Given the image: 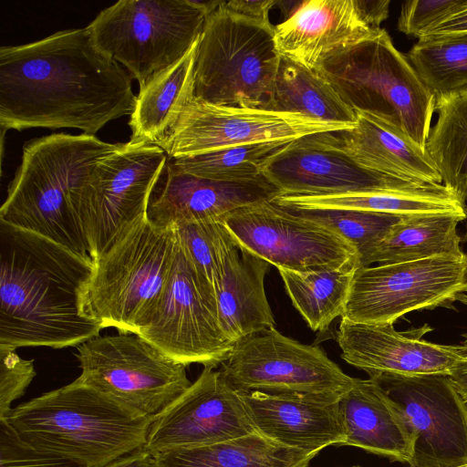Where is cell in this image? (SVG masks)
<instances>
[{
	"mask_svg": "<svg viewBox=\"0 0 467 467\" xmlns=\"http://www.w3.org/2000/svg\"><path fill=\"white\" fill-rule=\"evenodd\" d=\"M130 77L95 45L88 27L0 48L1 130L74 128L95 135L130 116Z\"/></svg>",
	"mask_w": 467,
	"mask_h": 467,
	"instance_id": "cell-1",
	"label": "cell"
},
{
	"mask_svg": "<svg viewBox=\"0 0 467 467\" xmlns=\"http://www.w3.org/2000/svg\"><path fill=\"white\" fill-rule=\"evenodd\" d=\"M93 261L0 220V346L64 348L102 328L82 307Z\"/></svg>",
	"mask_w": 467,
	"mask_h": 467,
	"instance_id": "cell-2",
	"label": "cell"
},
{
	"mask_svg": "<svg viewBox=\"0 0 467 467\" xmlns=\"http://www.w3.org/2000/svg\"><path fill=\"white\" fill-rule=\"evenodd\" d=\"M153 417L75 379L17 405L5 420L34 448L97 467L143 447Z\"/></svg>",
	"mask_w": 467,
	"mask_h": 467,
	"instance_id": "cell-3",
	"label": "cell"
},
{
	"mask_svg": "<svg viewBox=\"0 0 467 467\" xmlns=\"http://www.w3.org/2000/svg\"><path fill=\"white\" fill-rule=\"evenodd\" d=\"M121 144L85 133H54L26 142L0 220L91 259L72 196L93 166Z\"/></svg>",
	"mask_w": 467,
	"mask_h": 467,
	"instance_id": "cell-4",
	"label": "cell"
},
{
	"mask_svg": "<svg viewBox=\"0 0 467 467\" xmlns=\"http://www.w3.org/2000/svg\"><path fill=\"white\" fill-rule=\"evenodd\" d=\"M177 245L175 227H161L148 216L133 224L93 263L84 314L102 328L138 335L165 290Z\"/></svg>",
	"mask_w": 467,
	"mask_h": 467,
	"instance_id": "cell-5",
	"label": "cell"
},
{
	"mask_svg": "<svg viewBox=\"0 0 467 467\" xmlns=\"http://www.w3.org/2000/svg\"><path fill=\"white\" fill-rule=\"evenodd\" d=\"M315 70L354 110L386 119L425 149L435 98L385 29L327 57Z\"/></svg>",
	"mask_w": 467,
	"mask_h": 467,
	"instance_id": "cell-6",
	"label": "cell"
},
{
	"mask_svg": "<svg viewBox=\"0 0 467 467\" xmlns=\"http://www.w3.org/2000/svg\"><path fill=\"white\" fill-rule=\"evenodd\" d=\"M223 2L207 16L197 41L193 98L214 105L265 109L281 60L275 26L235 14Z\"/></svg>",
	"mask_w": 467,
	"mask_h": 467,
	"instance_id": "cell-7",
	"label": "cell"
},
{
	"mask_svg": "<svg viewBox=\"0 0 467 467\" xmlns=\"http://www.w3.org/2000/svg\"><path fill=\"white\" fill-rule=\"evenodd\" d=\"M208 12L193 0H120L87 26L97 46L128 68L140 88L197 42Z\"/></svg>",
	"mask_w": 467,
	"mask_h": 467,
	"instance_id": "cell-8",
	"label": "cell"
},
{
	"mask_svg": "<svg viewBox=\"0 0 467 467\" xmlns=\"http://www.w3.org/2000/svg\"><path fill=\"white\" fill-rule=\"evenodd\" d=\"M168 161L155 144L122 143L99 161L72 202L93 261L148 216L151 195Z\"/></svg>",
	"mask_w": 467,
	"mask_h": 467,
	"instance_id": "cell-9",
	"label": "cell"
},
{
	"mask_svg": "<svg viewBox=\"0 0 467 467\" xmlns=\"http://www.w3.org/2000/svg\"><path fill=\"white\" fill-rule=\"evenodd\" d=\"M467 304V254L361 266L354 271L341 319L394 324L405 314Z\"/></svg>",
	"mask_w": 467,
	"mask_h": 467,
	"instance_id": "cell-10",
	"label": "cell"
},
{
	"mask_svg": "<svg viewBox=\"0 0 467 467\" xmlns=\"http://www.w3.org/2000/svg\"><path fill=\"white\" fill-rule=\"evenodd\" d=\"M76 380L155 416L191 385L185 366L132 333L97 336L77 347Z\"/></svg>",
	"mask_w": 467,
	"mask_h": 467,
	"instance_id": "cell-11",
	"label": "cell"
},
{
	"mask_svg": "<svg viewBox=\"0 0 467 467\" xmlns=\"http://www.w3.org/2000/svg\"><path fill=\"white\" fill-rule=\"evenodd\" d=\"M138 335L185 367L216 368L232 351L234 344L220 325L215 293L179 241L165 290L150 322Z\"/></svg>",
	"mask_w": 467,
	"mask_h": 467,
	"instance_id": "cell-12",
	"label": "cell"
},
{
	"mask_svg": "<svg viewBox=\"0 0 467 467\" xmlns=\"http://www.w3.org/2000/svg\"><path fill=\"white\" fill-rule=\"evenodd\" d=\"M220 369L241 392L342 397L354 384L319 347L302 344L275 327L235 342Z\"/></svg>",
	"mask_w": 467,
	"mask_h": 467,
	"instance_id": "cell-13",
	"label": "cell"
},
{
	"mask_svg": "<svg viewBox=\"0 0 467 467\" xmlns=\"http://www.w3.org/2000/svg\"><path fill=\"white\" fill-rule=\"evenodd\" d=\"M223 222L241 249L277 269L306 273L358 268L357 251L341 235L272 200L241 207Z\"/></svg>",
	"mask_w": 467,
	"mask_h": 467,
	"instance_id": "cell-14",
	"label": "cell"
},
{
	"mask_svg": "<svg viewBox=\"0 0 467 467\" xmlns=\"http://www.w3.org/2000/svg\"><path fill=\"white\" fill-rule=\"evenodd\" d=\"M353 127L324 122L299 113L214 105L192 98L155 145L169 158L175 159L237 145L291 141Z\"/></svg>",
	"mask_w": 467,
	"mask_h": 467,
	"instance_id": "cell-15",
	"label": "cell"
},
{
	"mask_svg": "<svg viewBox=\"0 0 467 467\" xmlns=\"http://www.w3.org/2000/svg\"><path fill=\"white\" fill-rule=\"evenodd\" d=\"M400 406L415 436L409 467L467 464V403L446 374L371 377Z\"/></svg>",
	"mask_w": 467,
	"mask_h": 467,
	"instance_id": "cell-16",
	"label": "cell"
},
{
	"mask_svg": "<svg viewBox=\"0 0 467 467\" xmlns=\"http://www.w3.org/2000/svg\"><path fill=\"white\" fill-rule=\"evenodd\" d=\"M264 176L279 191V195L289 196L418 192L437 186L413 183L365 169L340 148L334 132L290 141L269 160Z\"/></svg>",
	"mask_w": 467,
	"mask_h": 467,
	"instance_id": "cell-17",
	"label": "cell"
},
{
	"mask_svg": "<svg viewBox=\"0 0 467 467\" xmlns=\"http://www.w3.org/2000/svg\"><path fill=\"white\" fill-rule=\"evenodd\" d=\"M214 368L204 367L180 397L153 417L143 446L146 451L155 455L258 432L241 393Z\"/></svg>",
	"mask_w": 467,
	"mask_h": 467,
	"instance_id": "cell-18",
	"label": "cell"
},
{
	"mask_svg": "<svg viewBox=\"0 0 467 467\" xmlns=\"http://www.w3.org/2000/svg\"><path fill=\"white\" fill-rule=\"evenodd\" d=\"M423 327L397 331L393 324L368 325L341 319L337 342L341 358L366 371L369 378L383 375H449L463 358L457 346L429 342Z\"/></svg>",
	"mask_w": 467,
	"mask_h": 467,
	"instance_id": "cell-19",
	"label": "cell"
},
{
	"mask_svg": "<svg viewBox=\"0 0 467 467\" xmlns=\"http://www.w3.org/2000/svg\"><path fill=\"white\" fill-rule=\"evenodd\" d=\"M239 392L256 431L279 444L318 454L346 441L341 397Z\"/></svg>",
	"mask_w": 467,
	"mask_h": 467,
	"instance_id": "cell-20",
	"label": "cell"
},
{
	"mask_svg": "<svg viewBox=\"0 0 467 467\" xmlns=\"http://www.w3.org/2000/svg\"><path fill=\"white\" fill-rule=\"evenodd\" d=\"M160 178L162 184L150 199L148 217L166 228L224 219L241 207L279 195V191L265 178L251 182L207 179L179 171L169 158Z\"/></svg>",
	"mask_w": 467,
	"mask_h": 467,
	"instance_id": "cell-21",
	"label": "cell"
},
{
	"mask_svg": "<svg viewBox=\"0 0 467 467\" xmlns=\"http://www.w3.org/2000/svg\"><path fill=\"white\" fill-rule=\"evenodd\" d=\"M379 29L368 25L358 0H310L300 2L275 26V41L281 56L315 70L327 57Z\"/></svg>",
	"mask_w": 467,
	"mask_h": 467,
	"instance_id": "cell-22",
	"label": "cell"
},
{
	"mask_svg": "<svg viewBox=\"0 0 467 467\" xmlns=\"http://www.w3.org/2000/svg\"><path fill=\"white\" fill-rule=\"evenodd\" d=\"M339 405L347 433L341 446L410 464L415 436L400 406L376 380L355 378Z\"/></svg>",
	"mask_w": 467,
	"mask_h": 467,
	"instance_id": "cell-23",
	"label": "cell"
},
{
	"mask_svg": "<svg viewBox=\"0 0 467 467\" xmlns=\"http://www.w3.org/2000/svg\"><path fill=\"white\" fill-rule=\"evenodd\" d=\"M352 129L338 132L340 148L372 171L422 185L442 184L425 149L400 128L378 115L355 110Z\"/></svg>",
	"mask_w": 467,
	"mask_h": 467,
	"instance_id": "cell-24",
	"label": "cell"
},
{
	"mask_svg": "<svg viewBox=\"0 0 467 467\" xmlns=\"http://www.w3.org/2000/svg\"><path fill=\"white\" fill-rule=\"evenodd\" d=\"M269 265L240 247L226 264L215 297L220 325L233 344L275 327L274 314L265 290Z\"/></svg>",
	"mask_w": 467,
	"mask_h": 467,
	"instance_id": "cell-25",
	"label": "cell"
},
{
	"mask_svg": "<svg viewBox=\"0 0 467 467\" xmlns=\"http://www.w3.org/2000/svg\"><path fill=\"white\" fill-rule=\"evenodd\" d=\"M196 45L197 42L180 61L140 88L129 120L131 130L130 142H159L175 123L182 109L193 98Z\"/></svg>",
	"mask_w": 467,
	"mask_h": 467,
	"instance_id": "cell-26",
	"label": "cell"
},
{
	"mask_svg": "<svg viewBox=\"0 0 467 467\" xmlns=\"http://www.w3.org/2000/svg\"><path fill=\"white\" fill-rule=\"evenodd\" d=\"M317 455L279 444L259 432L153 455L154 467H308Z\"/></svg>",
	"mask_w": 467,
	"mask_h": 467,
	"instance_id": "cell-27",
	"label": "cell"
},
{
	"mask_svg": "<svg viewBox=\"0 0 467 467\" xmlns=\"http://www.w3.org/2000/svg\"><path fill=\"white\" fill-rule=\"evenodd\" d=\"M465 215L427 213L404 216L377 246L368 265L417 261L462 253L457 225Z\"/></svg>",
	"mask_w": 467,
	"mask_h": 467,
	"instance_id": "cell-28",
	"label": "cell"
},
{
	"mask_svg": "<svg viewBox=\"0 0 467 467\" xmlns=\"http://www.w3.org/2000/svg\"><path fill=\"white\" fill-rule=\"evenodd\" d=\"M265 109L292 112L324 122L353 127L356 111L316 70L281 56L274 90Z\"/></svg>",
	"mask_w": 467,
	"mask_h": 467,
	"instance_id": "cell-29",
	"label": "cell"
},
{
	"mask_svg": "<svg viewBox=\"0 0 467 467\" xmlns=\"http://www.w3.org/2000/svg\"><path fill=\"white\" fill-rule=\"evenodd\" d=\"M278 205L300 208H342L410 216L427 213L465 215V203L443 184L418 192H360L328 196L277 195Z\"/></svg>",
	"mask_w": 467,
	"mask_h": 467,
	"instance_id": "cell-30",
	"label": "cell"
},
{
	"mask_svg": "<svg viewBox=\"0 0 467 467\" xmlns=\"http://www.w3.org/2000/svg\"><path fill=\"white\" fill-rule=\"evenodd\" d=\"M438 119L431 128L426 151L442 184L463 203L467 199V89L435 100Z\"/></svg>",
	"mask_w": 467,
	"mask_h": 467,
	"instance_id": "cell-31",
	"label": "cell"
},
{
	"mask_svg": "<svg viewBox=\"0 0 467 467\" xmlns=\"http://www.w3.org/2000/svg\"><path fill=\"white\" fill-rule=\"evenodd\" d=\"M356 267L315 272L278 269L293 306L313 331L324 332L342 317Z\"/></svg>",
	"mask_w": 467,
	"mask_h": 467,
	"instance_id": "cell-32",
	"label": "cell"
},
{
	"mask_svg": "<svg viewBox=\"0 0 467 467\" xmlns=\"http://www.w3.org/2000/svg\"><path fill=\"white\" fill-rule=\"evenodd\" d=\"M406 57L435 100L467 89V35L420 38Z\"/></svg>",
	"mask_w": 467,
	"mask_h": 467,
	"instance_id": "cell-33",
	"label": "cell"
},
{
	"mask_svg": "<svg viewBox=\"0 0 467 467\" xmlns=\"http://www.w3.org/2000/svg\"><path fill=\"white\" fill-rule=\"evenodd\" d=\"M289 142L237 145L191 156L168 158L176 169L189 174L224 182H251L265 178L264 170L269 160Z\"/></svg>",
	"mask_w": 467,
	"mask_h": 467,
	"instance_id": "cell-34",
	"label": "cell"
},
{
	"mask_svg": "<svg viewBox=\"0 0 467 467\" xmlns=\"http://www.w3.org/2000/svg\"><path fill=\"white\" fill-rule=\"evenodd\" d=\"M279 206L292 213L318 223L341 235L355 247L358 254V267L368 265V261L377 246L392 226L404 217L342 208Z\"/></svg>",
	"mask_w": 467,
	"mask_h": 467,
	"instance_id": "cell-35",
	"label": "cell"
},
{
	"mask_svg": "<svg viewBox=\"0 0 467 467\" xmlns=\"http://www.w3.org/2000/svg\"><path fill=\"white\" fill-rule=\"evenodd\" d=\"M174 227L184 253L215 293L228 260L239 248L223 219L188 223Z\"/></svg>",
	"mask_w": 467,
	"mask_h": 467,
	"instance_id": "cell-36",
	"label": "cell"
},
{
	"mask_svg": "<svg viewBox=\"0 0 467 467\" xmlns=\"http://www.w3.org/2000/svg\"><path fill=\"white\" fill-rule=\"evenodd\" d=\"M467 7V0H410L402 3L398 29L420 38L427 31Z\"/></svg>",
	"mask_w": 467,
	"mask_h": 467,
	"instance_id": "cell-37",
	"label": "cell"
},
{
	"mask_svg": "<svg viewBox=\"0 0 467 467\" xmlns=\"http://www.w3.org/2000/svg\"><path fill=\"white\" fill-rule=\"evenodd\" d=\"M0 467H82L65 458L39 451L16 433L5 419L0 420Z\"/></svg>",
	"mask_w": 467,
	"mask_h": 467,
	"instance_id": "cell-38",
	"label": "cell"
},
{
	"mask_svg": "<svg viewBox=\"0 0 467 467\" xmlns=\"http://www.w3.org/2000/svg\"><path fill=\"white\" fill-rule=\"evenodd\" d=\"M16 350L0 346V419L7 417L12 402L25 394L36 375L34 360L20 358Z\"/></svg>",
	"mask_w": 467,
	"mask_h": 467,
	"instance_id": "cell-39",
	"label": "cell"
},
{
	"mask_svg": "<svg viewBox=\"0 0 467 467\" xmlns=\"http://www.w3.org/2000/svg\"><path fill=\"white\" fill-rule=\"evenodd\" d=\"M276 4L277 1L274 0H232L224 1L223 6L228 10L241 16L262 21H270L269 12Z\"/></svg>",
	"mask_w": 467,
	"mask_h": 467,
	"instance_id": "cell-40",
	"label": "cell"
},
{
	"mask_svg": "<svg viewBox=\"0 0 467 467\" xmlns=\"http://www.w3.org/2000/svg\"><path fill=\"white\" fill-rule=\"evenodd\" d=\"M452 35H467V7L430 29L420 38Z\"/></svg>",
	"mask_w": 467,
	"mask_h": 467,
	"instance_id": "cell-41",
	"label": "cell"
},
{
	"mask_svg": "<svg viewBox=\"0 0 467 467\" xmlns=\"http://www.w3.org/2000/svg\"><path fill=\"white\" fill-rule=\"evenodd\" d=\"M154 456L141 447L97 467H154Z\"/></svg>",
	"mask_w": 467,
	"mask_h": 467,
	"instance_id": "cell-42",
	"label": "cell"
},
{
	"mask_svg": "<svg viewBox=\"0 0 467 467\" xmlns=\"http://www.w3.org/2000/svg\"><path fill=\"white\" fill-rule=\"evenodd\" d=\"M362 13L368 23L374 28H381L380 24L389 16V0H358Z\"/></svg>",
	"mask_w": 467,
	"mask_h": 467,
	"instance_id": "cell-43",
	"label": "cell"
},
{
	"mask_svg": "<svg viewBox=\"0 0 467 467\" xmlns=\"http://www.w3.org/2000/svg\"><path fill=\"white\" fill-rule=\"evenodd\" d=\"M448 376L458 393L467 403V357H463Z\"/></svg>",
	"mask_w": 467,
	"mask_h": 467,
	"instance_id": "cell-44",
	"label": "cell"
},
{
	"mask_svg": "<svg viewBox=\"0 0 467 467\" xmlns=\"http://www.w3.org/2000/svg\"><path fill=\"white\" fill-rule=\"evenodd\" d=\"M463 340L457 346L459 353L462 357H467V334L462 335Z\"/></svg>",
	"mask_w": 467,
	"mask_h": 467,
	"instance_id": "cell-45",
	"label": "cell"
},
{
	"mask_svg": "<svg viewBox=\"0 0 467 467\" xmlns=\"http://www.w3.org/2000/svg\"><path fill=\"white\" fill-rule=\"evenodd\" d=\"M466 221V230H467V206L465 207V219Z\"/></svg>",
	"mask_w": 467,
	"mask_h": 467,
	"instance_id": "cell-46",
	"label": "cell"
},
{
	"mask_svg": "<svg viewBox=\"0 0 467 467\" xmlns=\"http://www.w3.org/2000/svg\"><path fill=\"white\" fill-rule=\"evenodd\" d=\"M462 467H467V464H466V465H463V466H462Z\"/></svg>",
	"mask_w": 467,
	"mask_h": 467,
	"instance_id": "cell-47",
	"label": "cell"
},
{
	"mask_svg": "<svg viewBox=\"0 0 467 467\" xmlns=\"http://www.w3.org/2000/svg\"><path fill=\"white\" fill-rule=\"evenodd\" d=\"M352 467H360V466H352Z\"/></svg>",
	"mask_w": 467,
	"mask_h": 467,
	"instance_id": "cell-48",
	"label": "cell"
}]
</instances>
